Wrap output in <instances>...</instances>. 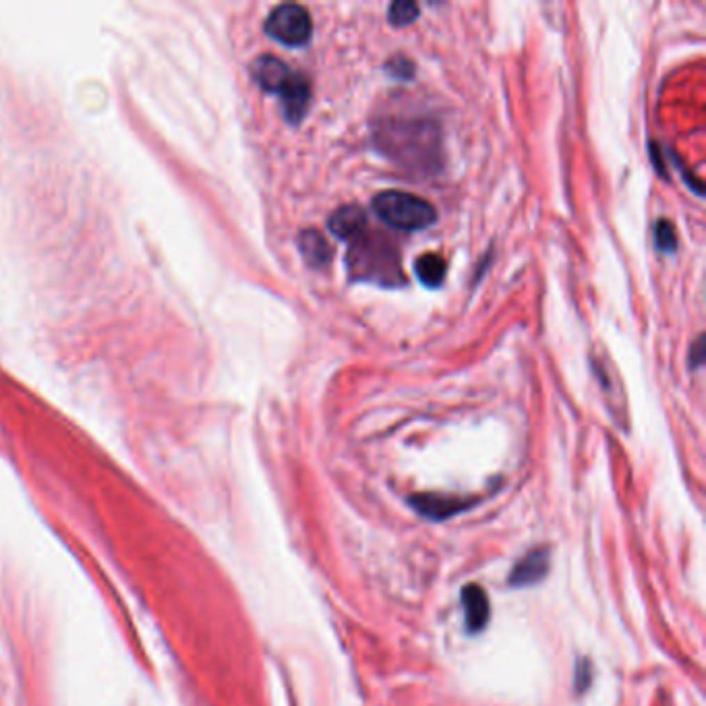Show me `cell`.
Returning a JSON list of instances; mask_svg holds the SVG:
<instances>
[{"label":"cell","instance_id":"6","mask_svg":"<svg viewBox=\"0 0 706 706\" xmlns=\"http://www.w3.org/2000/svg\"><path fill=\"white\" fill-rule=\"evenodd\" d=\"M462 607H464V619H466V629L470 634L481 632L491 616L489 599L487 593L479 584H466L462 591Z\"/></svg>","mask_w":706,"mask_h":706},{"label":"cell","instance_id":"10","mask_svg":"<svg viewBox=\"0 0 706 706\" xmlns=\"http://www.w3.org/2000/svg\"><path fill=\"white\" fill-rule=\"evenodd\" d=\"M298 247L305 262L313 269H321L332 262V249L317 230H305L298 239Z\"/></svg>","mask_w":706,"mask_h":706},{"label":"cell","instance_id":"12","mask_svg":"<svg viewBox=\"0 0 706 706\" xmlns=\"http://www.w3.org/2000/svg\"><path fill=\"white\" fill-rule=\"evenodd\" d=\"M387 17H390V23H392V25L404 27V25L412 23V21L419 17V4L408 2V0H398V2H394V4L390 6Z\"/></svg>","mask_w":706,"mask_h":706},{"label":"cell","instance_id":"4","mask_svg":"<svg viewBox=\"0 0 706 706\" xmlns=\"http://www.w3.org/2000/svg\"><path fill=\"white\" fill-rule=\"evenodd\" d=\"M549 572V549L547 547H536L530 549L527 555L520 557V561L514 565L510 574V584L512 586H530L543 580Z\"/></svg>","mask_w":706,"mask_h":706},{"label":"cell","instance_id":"9","mask_svg":"<svg viewBox=\"0 0 706 706\" xmlns=\"http://www.w3.org/2000/svg\"><path fill=\"white\" fill-rule=\"evenodd\" d=\"M410 504L419 514L433 518V520L449 518L462 508L460 499L445 497V495H415V497H410Z\"/></svg>","mask_w":706,"mask_h":706},{"label":"cell","instance_id":"7","mask_svg":"<svg viewBox=\"0 0 706 706\" xmlns=\"http://www.w3.org/2000/svg\"><path fill=\"white\" fill-rule=\"evenodd\" d=\"M330 232L336 239H344V241H354L360 234H364L367 230V216L360 207L356 205H344L340 209H336L328 222Z\"/></svg>","mask_w":706,"mask_h":706},{"label":"cell","instance_id":"15","mask_svg":"<svg viewBox=\"0 0 706 706\" xmlns=\"http://www.w3.org/2000/svg\"><path fill=\"white\" fill-rule=\"evenodd\" d=\"M692 353H694V358H692V367H700V362H703V336H698L696 338V342H694V348H692Z\"/></svg>","mask_w":706,"mask_h":706},{"label":"cell","instance_id":"14","mask_svg":"<svg viewBox=\"0 0 706 706\" xmlns=\"http://www.w3.org/2000/svg\"><path fill=\"white\" fill-rule=\"evenodd\" d=\"M387 67H390L392 73H396V75L400 73L402 77H408V75L412 73V65H410L406 58H396V61H392Z\"/></svg>","mask_w":706,"mask_h":706},{"label":"cell","instance_id":"11","mask_svg":"<svg viewBox=\"0 0 706 706\" xmlns=\"http://www.w3.org/2000/svg\"><path fill=\"white\" fill-rule=\"evenodd\" d=\"M447 265L443 262L438 253H425L415 262V273L421 280V284L429 286V288H438L442 286L443 278H445Z\"/></svg>","mask_w":706,"mask_h":706},{"label":"cell","instance_id":"8","mask_svg":"<svg viewBox=\"0 0 706 706\" xmlns=\"http://www.w3.org/2000/svg\"><path fill=\"white\" fill-rule=\"evenodd\" d=\"M253 77L257 83L271 93H280V89L286 86V81L292 77V71L275 56H259L253 63Z\"/></svg>","mask_w":706,"mask_h":706},{"label":"cell","instance_id":"1","mask_svg":"<svg viewBox=\"0 0 706 706\" xmlns=\"http://www.w3.org/2000/svg\"><path fill=\"white\" fill-rule=\"evenodd\" d=\"M373 211L381 222L404 232L429 228L438 220V211L429 201L404 191L379 193L373 199Z\"/></svg>","mask_w":706,"mask_h":706},{"label":"cell","instance_id":"5","mask_svg":"<svg viewBox=\"0 0 706 706\" xmlns=\"http://www.w3.org/2000/svg\"><path fill=\"white\" fill-rule=\"evenodd\" d=\"M278 95L282 97V106H284V114H286L288 122H292V125L300 122L307 108H309V97H311L309 81L303 75L292 73V77L286 81L284 88L280 89Z\"/></svg>","mask_w":706,"mask_h":706},{"label":"cell","instance_id":"13","mask_svg":"<svg viewBox=\"0 0 706 706\" xmlns=\"http://www.w3.org/2000/svg\"><path fill=\"white\" fill-rule=\"evenodd\" d=\"M655 243L657 247L663 251V253H673L675 251V232H673V226L667 222V220H661L657 222L655 226Z\"/></svg>","mask_w":706,"mask_h":706},{"label":"cell","instance_id":"2","mask_svg":"<svg viewBox=\"0 0 706 706\" xmlns=\"http://www.w3.org/2000/svg\"><path fill=\"white\" fill-rule=\"evenodd\" d=\"M351 267L360 278H375L387 284L402 282L400 262L394 247L377 245L373 239H362V234L353 241Z\"/></svg>","mask_w":706,"mask_h":706},{"label":"cell","instance_id":"3","mask_svg":"<svg viewBox=\"0 0 706 706\" xmlns=\"http://www.w3.org/2000/svg\"><path fill=\"white\" fill-rule=\"evenodd\" d=\"M265 31L275 42L290 46V48H298V46H305L311 40L313 21H311V15L307 13L305 6H300V4H280L269 13V17L265 21Z\"/></svg>","mask_w":706,"mask_h":706}]
</instances>
